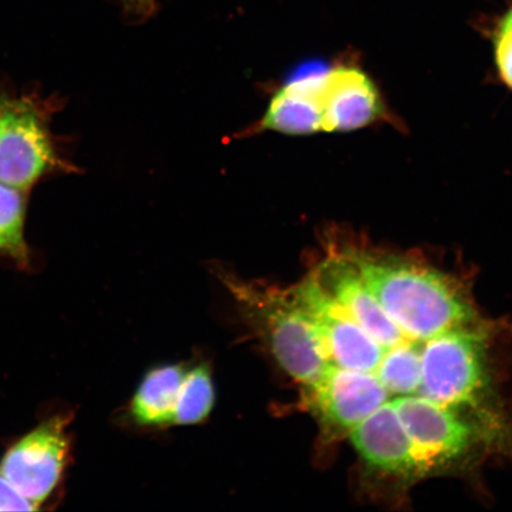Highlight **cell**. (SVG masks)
<instances>
[{"instance_id": "8992f818", "label": "cell", "mask_w": 512, "mask_h": 512, "mask_svg": "<svg viewBox=\"0 0 512 512\" xmlns=\"http://www.w3.org/2000/svg\"><path fill=\"white\" fill-rule=\"evenodd\" d=\"M188 369L185 364L175 363L150 370L133 395V421L143 427H174Z\"/></svg>"}, {"instance_id": "6da1fadb", "label": "cell", "mask_w": 512, "mask_h": 512, "mask_svg": "<svg viewBox=\"0 0 512 512\" xmlns=\"http://www.w3.org/2000/svg\"><path fill=\"white\" fill-rule=\"evenodd\" d=\"M496 332L485 318L458 326L383 306L366 323L354 320L341 371L325 373L310 390L311 413L329 438H347L371 415L406 398L430 401L483 424L501 401Z\"/></svg>"}, {"instance_id": "30bf717a", "label": "cell", "mask_w": 512, "mask_h": 512, "mask_svg": "<svg viewBox=\"0 0 512 512\" xmlns=\"http://www.w3.org/2000/svg\"><path fill=\"white\" fill-rule=\"evenodd\" d=\"M496 61L499 73L512 88V18L505 17L496 36Z\"/></svg>"}, {"instance_id": "4fadbf2b", "label": "cell", "mask_w": 512, "mask_h": 512, "mask_svg": "<svg viewBox=\"0 0 512 512\" xmlns=\"http://www.w3.org/2000/svg\"><path fill=\"white\" fill-rule=\"evenodd\" d=\"M508 17L512 18V10L509 12Z\"/></svg>"}, {"instance_id": "52a82bcc", "label": "cell", "mask_w": 512, "mask_h": 512, "mask_svg": "<svg viewBox=\"0 0 512 512\" xmlns=\"http://www.w3.org/2000/svg\"><path fill=\"white\" fill-rule=\"evenodd\" d=\"M319 75H307L281 87L273 95L258 131L292 136L322 131V118L316 99Z\"/></svg>"}, {"instance_id": "7c38bea8", "label": "cell", "mask_w": 512, "mask_h": 512, "mask_svg": "<svg viewBox=\"0 0 512 512\" xmlns=\"http://www.w3.org/2000/svg\"><path fill=\"white\" fill-rule=\"evenodd\" d=\"M160 0H120L127 15L133 19H147L155 14Z\"/></svg>"}, {"instance_id": "5bb4252c", "label": "cell", "mask_w": 512, "mask_h": 512, "mask_svg": "<svg viewBox=\"0 0 512 512\" xmlns=\"http://www.w3.org/2000/svg\"><path fill=\"white\" fill-rule=\"evenodd\" d=\"M0 104H2V94H0Z\"/></svg>"}, {"instance_id": "277c9868", "label": "cell", "mask_w": 512, "mask_h": 512, "mask_svg": "<svg viewBox=\"0 0 512 512\" xmlns=\"http://www.w3.org/2000/svg\"><path fill=\"white\" fill-rule=\"evenodd\" d=\"M66 416L41 422L4 453L0 472L37 509L54 495L67 469L70 443Z\"/></svg>"}, {"instance_id": "ba28073f", "label": "cell", "mask_w": 512, "mask_h": 512, "mask_svg": "<svg viewBox=\"0 0 512 512\" xmlns=\"http://www.w3.org/2000/svg\"><path fill=\"white\" fill-rule=\"evenodd\" d=\"M28 192L0 183V256L19 266L30 264V253L25 241Z\"/></svg>"}, {"instance_id": "9c48e42d", "label": "cell", "mask_w": 512, "mask_h": 512, "mask_svg": "<svg viewBox=\"0 0 512 512\" xmlns=\"http://www.w3.org/2000/svg\"><path fill=\"white\" fill-rule=\"evenodd\" d=\"M215 386L206 364L190 366L185 377L181 401L175 415V426L201 424L213 411Z\"/></svg>"}, {"instance_id": "5b68a950", "label": "cell", "mask_w": 512, "mask_h": 512, "mask_svg": "<svg viewBox=\"0 0 512 512\" xmlns=\"http://www.w3.org/2000/svg\"><path fill=\"white\" fill-rule=\"evenodd\" d=\"M316 99L324 132L358 130L382 114L379 91L357 68L341 66L320 73Z\"/></svg>"}, {"instance_id": "7a4b0ae2", "label": "cell", "mask_w": 512, "mask_h": 512, "mask_svg": "<svg viewBox=\"0 0 512 512\" xmlns=\"http://www.w3.org/2000/svg\"><path fill=\"white\" fill-rule=\"evenodd\" d=\"M243 320L264 342L280 368L302 389L322 376L325 361L315 326L290 288L249 283L219 273Z\"/></svg>"}, {"instance_id": "3957f363", "label": "cell", "mask_w": 512, "mask_h": 512, "mask_svg": "<svg viewBox=\"0 0 512 512\" xmlns=\"http://www.w3.org/2000/svg\"><path fill=\"white\" fill-rule=\"evenodd\" d=\"M53 105L38 95L2 94L0 183L29 194L44 177L69 171L50 131Z\"/></svg>"}, {"instance_id": "8fae6325", "label": "cell", "mask_w": 512, "mask_h": 512, "mask_svg": "<svg viewBox=\"0 0 512 512\" xmlns=\"http://www.w3.org/2000/svg\"><path fill=\"white\" fill-rule=\"evenodd\" d=\"M28 498H25L2 472H0V511H36Z\"/></svg>"}]
</instances>
